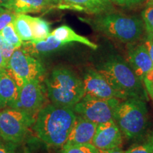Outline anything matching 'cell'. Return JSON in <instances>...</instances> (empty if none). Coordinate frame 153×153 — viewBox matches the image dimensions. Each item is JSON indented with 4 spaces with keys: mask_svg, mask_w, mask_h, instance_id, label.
I'll return each mask as SVG.
<instances>
[{
    "mask_svg": "<svg viewBox=\"0 0 153 153\" xmlns=\"http://www.w3.org/2000/svg\"><path fill=\"white\" fill-rule=\"evenodd\" d=\"M61 153H98V149L91 143L88 144H64Z\"/></svg>",
    "mask_w": 153,
    "mask_h": 153,
    "instance_id": "22",
    "label": "cell"
},
{
    "mask_svg": "<svg viewBox=\"0 0 153 153\" xmlns=\"http://www.w3.org/2000/svg\"><path fill=\"white\" fill-rule=\"evenodd\" d=\"M123 142L122 133L114 120L98 124L91 144L98 150L117 148Z\"/></svg>",
    "mask_w": 153,
    "mask_h": 153,
    "instance_id": "11",
    "label": "cell"
},
{
    "mask_svg": "<svg viewBox=\"0 0 153 153\" xmlns=\"http://www.w3.org/2000/svg\"><path fill=\"white\" fill-rule=\"evenodd\" d=\"M143 22L148 36L153 34V4H150L142 13Z\"/></svg>",
    "mask_w": 153,
    "mask_h": 153,
    "instance_id": "23",
    "label": "cell"
},
{
    "mask_svg": "<svg viewBox=\"0 0 153 153\" xmlns=\"http://www.w3.org/2000/svg\"><path fill=\"white\" fill-rule=\"evenodd\" d=\"M48 95L53 104L73 108L85 96L83 81L71 70L55 68L45 79Z\"/></svg>",
    "mask_w": 153,
    "mask_h": 153,
    "instance_id": "4",
    "label": "cell"
},
{
    "mask_svg": "<svg viewBox=\"0 0 153 153\" xmlns=\"http://www.w3.org/2000/svg\"><path fill=\"white\" fill-rule=\"evenodd\" d=\"M143 82H144V85L145 86V88H146L147 91L149 93V94L151 96V97L153 99V84L152 82L149 81L147 79H143Z\"/></svg>",
    "mask_w": 153,
    "mask_h": 153,
    "instance_id": "31",
    "label": "cell"
},
{
    "mask_svg": "<svg viewBox=\"0 0 153 153\" xmlns=\"http://www.w3.org/2000/svg\"><path fill=\"white\" fill-rule=\"evenodd\" d=\"M14 0H0V7L11 10Z\"/></svg>",
    "mask_w": 153,
    "mask_h": 153,
    "instance_id": "30",
    "label": "cell"
},
{
    "mask_svg": "<svg viewBox=\"0 0 153 153\" xmlns=\"http://www.w3.org/2000/svg\"><path fill=\"white\" fill-rule=\"evenodd\" d=\"M45 96L41 80L32 79L20 87L18 99L11 108H16L35 118L43 108Z\"/></svg>",
    "mask_w": 153,
    "mask_h": 153,
    "instance_id": "9",
    "label": "cell"
},
{
    "mask_svg": "<svg viewBox=\"0 0 153 153\" xmlns=\"http://www.w3.org/2000/svg\"><path fill=\"white\" fill-rule=\"evenodd\" d=\"M94 30L126 43H133L143 36L144 25L136 16L104 13L85 20Z\"/></svg>",
    "mask_w": 153,
    "mask_h": 153,
    "instance_id": "3",
    "label": "cell"
},
{
    "mask_svg": "<svg viewBox=\"0 0 153 153\" xmlns=\"http://www.w3.org/2000/svg\"><path fill=\"white\" fill-rule=\"evenodd\" d=\"M145 79L149 80V81L151 82L153 84V68L152 70H151L148 74H147V76H145Z\"/></svg>",
    "mask_w": 153,
    "mask_h": 153,
    "instance_id": "34",
    "label": "cell"
},
{
    "mask_svg": "<svg viewBox=\"0 0 153 153\" xmlns=\"http://www.w3.org/2000/svg\"><path fill=\"white\" fill-rule=\"evenodd\" d=\"M98 153H126V151L120 150V148L109 150H98Z\"/></svg>",
    "mask_w": 153,
    "mask_h": 153,
    "instance_id": "32",
    "label": "cell"
},
{
    "mask_svg": "<svg viewBox=\"0 0 153 153\" xmlns=\"http://www.w3.org/2000/svg\"><path fill=\"white\" fill-rule=\"evenodd\" d=\"M15 145L13 143L4 145L0 143V153H14Z\"/></svg>",
    "mask_w": 153,
    "mask_h": 153,
    "instance_id": "29",
    "label": "cell"
},
{
    "mask_svg": "<svg viewBox=\"0 0 153 153\" xmlns=\"http://www.w3.org/2000/svg\"><path fill=\"white\" fill-rule=\"evenodd\" d=\"M58 7L94 15L110 12L114 9L111 0H60Z\"/></svg>",
    "mask_w": 153,
    "mask_h": 153,
    "instance_id": "12",
    "label": "cell"
},
{
    "mask_svg": "<svg viewBox=\"0 0 153 153\" xmlns=\"http://www.w3.org/2000/svg\"><path fill=\"white\" fill-rule=\"evenodd\" d=\"M114 120L127 138L143 136L148 125V108L145 101L135 98L120 101L115 109Z\"/></svg>",
    "mask_w": 153,
    "mask_h": 153,
    "instance_id": "5",
    "label": "cell"
},
{
    "mask_svg": "<svg viewBox=\"0 0 153 153\" xmlns=\"http://www.w3.org/2000/svg\"><path fill=\"white\" fill-rule=\"evenodd\" d=\"M36 118L23 111L6 108L0 111V137L9 143L22 142Z\"/></svg>",
    "mask_w": 153,
    "mask_h": 153,
    "instance_id": "6",
    "label": "cell"
},
{
    "mask_svg": "<svg viewBox=\"0 0 153 153\" xmlns=\"http://www.w3.org/2000/svg\"><path fill=\"white\" fill-rule=\"evenodd\" d=\"M53 1H60V0H53Z\"/></svg>",
    "mask_w": 153,
    "mask_h": 153,
    "instance_id": "37",
    "label": "cell"
},
{
    "mask_svg": "<svg viewBox=\"0 0 153 153\" xmlns=\"http://www.w3.org/2000/svg\"><path fill=\"white\" fill-rule=\"evenodd\" d=\"M128 61L134 72L142 82L153 68V62L145 44L130 48Z\"/></svg>",
    "mask_w": 153,
    "mask_h": 153,
    "instance_id": "13",
    "label": "cell"
},
{
    "mask_svg": "<svg viewBox=\"0 0 153 153\" xmlns=\"http://www.w3.org/2000/svg\"><path fill=\"white\" fill-rule=\"evenodd\" d=\"M6 10V9H3L2 7H0V13H1V12H3V11H4Z\"/></svg>",
    "mask_w": 153,
    "mask_h": 153,
    "instance_id": "36",
    "label": "cell"
},
{
    "mask_svg": "<svg viewBox=\"0 0 153 153\" xmlns=\"http://www.w3.org/2000/svg\"><path fill=\"white\" fill-rule=\"evenodd\" d=\"M120 101L118 99H103L84 96L72 109L75 114L98 125L114 119L115 109Z\"/></svg>",
    "mask_w": 153,
    "mask_h": 153,
    "instance_id": "8",
    "label": "cell"
},
{
    "mask_svg": "<svg viewBox=\"0 0 153 153\" xmlns=\"http://www.w3.org/2000/svg\"><path fill=\"white\" fill-rule=\"evenodd\" d=\"M82 81L85 88V96L103 99H118L123 100L120 94L115 90L98 70H88Z\"/></svg>",
    "mask_w": 153,
    "mask_h": 153,
    "instance_id": "10",
    "label": "cell"
},
{
    "mask_svg": "<svg viewBox=\"0 0 153 153\" xmlns=\"http://www.w3.org/2000/svg\"><path fill=\"white\" fill-rule=\"evenodd\" d=\"M0 34L5 41L10 44L11 45H12L15 49L22 47L23 41L19 38L18 34L16 33L13 23H11L7 26H5L0 31Z\"/></svg>",
    "mask_w": 153,
    "mask_h": 153,
    "instance_id": "21",
    "label": "cell"
},
{
    "mask_svg": "<svg viewBox=\"0 0 153 153\" xmlns=\"http://www.w3.org/2000/svg\"><path fill=\"white\" fill-rule=\"evenodd\" d=\"M51 0H14L11 10L16 14L36 13L51 5Z\"/></svg>",
    "mask_w": 153,
    "mask_h": 153,
    "instance_id": "18",
    "label": "cell"
},
{
    "mask_svg": "<svg viewBox=\"0 0 153 153\" xmlns=\"http://www.w3.org/2000/svg\"><path fill=\"white\" fill-rule=\"evenodd\" d=\"M7 69L19 87L30 80H41L45 72L42 63L22 47L14 50L7 63Z\"/></svg>",
    "mask_w": 153,
    "mask_h": 153,
    "instance_id": "7",
    "label": "cell"
},
{
    "mask_svg": "<svg viewBox=\"0 0 153 153\" xmlns=\"http://www.w3.org/2000/svg\"><path fill=\"white\" fill-rule=\"evenodd\" d=\"M65 45V43L58 41L50 33L46 38L41 41L23 42L22 48L28 54L34 55L53 52Z\"/></svg>",
    "mask_w": 153,
    "mask_h": 153,
    "instance_id": "16",
    "label": "cell"
},
{
    "mask_svg": "<svg viewBox=\"0 0 153 153\" xmlns=\"http://www.w3.org/2000/svg\"><path fill=\"white\" fill-rule=\"evenodd\" d=\"M51 34L58 41L65 44L76 42V43L84 44L93 50L98 48V45L97 44L89 41L87 38L77 34L72 28L66 25H63L55 28Z\"/></svg>",
    "mask_w": 153,
    "mask_h": 153,
    "instance_id": "17",
    "label": "cell"
},
{
    "mask_svg": "<svg viewBox=\"0 0 153 153\" xmlns=\"http://www.w3.org/2000/svg\"><path fill=\"white\" fill-rule=\"evenodd\" d=\"M145 45L146 47L147 50H148V52L150 55L151 60H152L153 62V39L151 36H148V39L145 41Z\"/></svg>",
    "mask_w": 153,
    "mask_h": 153,
    "instance_id": "28",
    "label": "cell"
},
{
    "mask_svg": "<svg viewBox=\"0 0 153 153\" xmlns=\"http://www.w3.org/2000/svg\"><path fill=\"white\" fill-rule=\"evenodd\" d=\"M76 117L72 108L48 105L38 113L33 129L38 137L46 144L62 146L68 140Z\"/></svg>",
    "mask_w": 153,
    "mask_h": 153,
    "instance_id": "1",
    "label": "cell"
},
{
    "mask_svg": "<svg viewBox=\"0 0 153 153\" xmlns=\"http://www.w3.org/2000/svg\"><path fill=\"white\" fill-rule=\"evenodd\" d=\"M126 153H153V146L148 143L135 145L126 151Z\"/></svg>",
    "mask_w": 153,
    "mask_h": 153,
    "instance_id": "26",
    "label": "cell"
},
{
    "mask_svg": "<svg viewBox=\"0 0 153 153\" xmlns=\"http://www.w3.org/2000/svg\"><path fill=\"white\" fill-rule=\"evenodd\" d=\"M16 15V13L9 9L0 13V31L7 25L13 23Z\"/></svg>",
    "mask_w": 153,
    "mask_h": 153,
    "instance_id": "25",
    "label": "cell"
},
{
    "mask_svg": "<svg viewBox=\"0 0 153 153\" xmlns=\"http://www.w3.org/2000/svg\"><path fill=\"white\" fill-rule=\"evenodd\" d=\"M14 48L12 45H11L9 43H7L0 34V53L3 55L7 63H8L9 59H10L11 56L14 53Z\"/></svg>",
    "mask_w": 153,
    "mask_h": 153,
    "instance_id": "24",
    "label": "cell"
},
{
    "mask_svg": "<svg viewBox=\"0 0 153 153\" xmlns=\"http://www.w3.org/2000/svg\"><path fill=\"white\" fill-rule=\"evenodd\" d=\"M116 4L123 7H131L135 4L140 3L143 0H111Z\"/></svg>",
    "mask_w": 153,
    "mask_h": 153,
    "instance_id": "27",
    "label": "cell"
},
{
    "mask_svg": "<svg viewBox=\"0 0 153 153\" xmlns=\"http://www.w3.org/2000/svg\"><path fill=\"white\" fill-rule=\"evenodd\" d=\"M98 71L123 100L135 98L145 101L148 98L143 82L121 57H109L101 65Z\"/></svg>",
    "mask_w": 153,
    "mask_h": 153,
    "instance_id": "2",
    "label": "cell"
},
{
    "mask_svg": "<svg viewBox=\"0 0 153 153\" xmlns=\"http://www.w3.org/2000/svg\"><path fill=\"white\" fill-rule=\"evenodd\" d=\"M7 63L5 61L3 55H1V53H0V71L7 68Z\"/></svg>",
    "mask_w": 153,
    "mask_h": 153,
    "instance_id": "33",
    "label": "cell"
},
{
    "mask_svg": "<svg viewBox=\"0 0 153 153\" xmlns=\"http://www.w3.org/2000/svg\"><path fill=\"white\" fill-rule=\"evenodd\" d=\"M97 124L80 116H76L66 144H88L91 143L97 128Z\"/></svg>",
    "mask_w": 153,
    "mask_h": 153,
    "instance_id": "14",
    "label": "cell"
},
{
    "mask_svg": "<svg viewBox=\"0 0 153 153\" xmlns=\"http://www.w3.org/2000/svg\"><path fill=\"white\" fill-rule=\"evenodd\" d=\"M29 16L25 14H16L13 22L14 29L23 42L33 40Z\"/></svg>",
    "mask_w": 153,
    "mask_h": 153,
    "instance_id": "19",
    "label": "cell"
},
{
    "mask_svg": "<svg viewBox=\"0 0 153 153\" xmlns=\"http://www.w3.org/2000/svg\"><path fill=\"white\" fill-rule=\"evenodd\" d=\"M20 87L7 68L0 71V108H11L18 99Z\"/></svg>",
    "mask_w": 153,
    "mask_h": 153,
    "instance_id": "15",
    "label": "cell"
},
{
    "mask_svg": "<svg viewBox=\"0 0 153 153\" xmlns=\"http://www.w3.org/2000/svg\"><path fill=\"white\" fill-rule=\"evenodd\" d=\"M148 143H150V145H152L153 146V131L150 134V135H149Z\"/></svg>",
    "mask_w": 153,
    "mask_h": 153,
    "instance_id": "35",
    "label": "cell"
},
{
    "mask_svg": "<svg viewBox=\"0 0 153 153\" xmlns=\"http://www.w3.org/2000/svg\"><path fill=\"white\" fill-rule=\"evenodd\" d=\"M151 36H152V39H153V34H152V35Z\"/></svg>",
    "mask_w": 153,
    "mask_h": 153,
    "instance_id": "38",
    "label": "cell"
},
{
    "mask_svg": "<svg viewBox=\"0 0 153 153\" xmlns=\"http://www.w3.org/2000/svg\"><path fill=\"white\" fill-rule=\"evenodd\" d=\"M31 26L33 40L41 41L46 38L50 35V26L48 23L38 17L29 16Z\"/></svg>",
    "mask_w": 153,
    "mask_h": 153,
    "instance_id": "20",
    "label": "cell"
}]
</instances>
